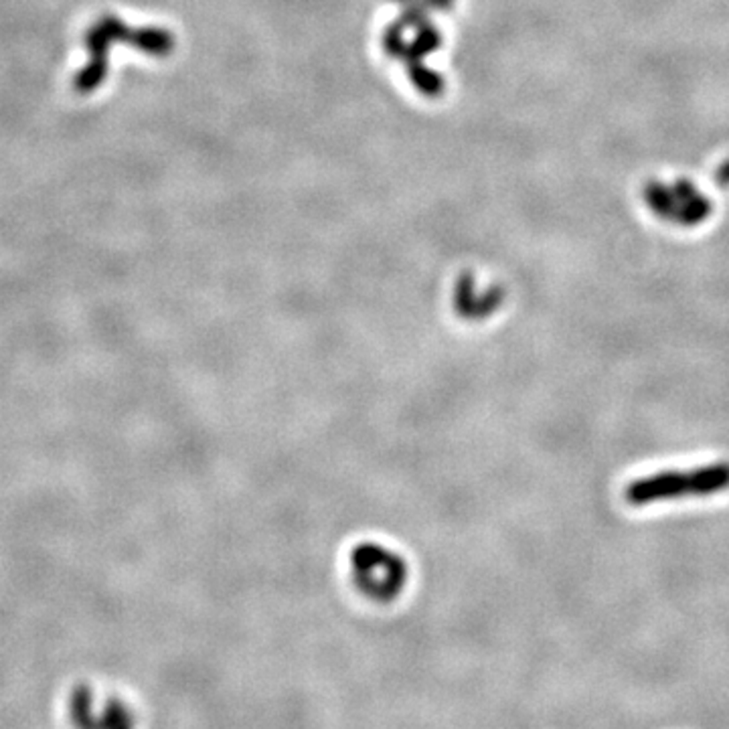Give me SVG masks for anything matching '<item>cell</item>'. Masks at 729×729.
Masks as SVG:
<instances>
[{
    "mask_svg": "<svg viewBox=\"0 0 729 729\" xmlns=\"http://www.w3.org/2000/svg\"><path fill=\"white\" fill-rule=\"evenodd\" d=\"M351 574L355 585L377 602H391L407 584L404 557L381 543H361L351 552Z\"/></svg>",
    "mask_w": 729,
    "mask_h": 729,
    "instance_id": "2",
    "label": "cell"
},
{
    "mask_svg": "<svg viewBox=\"0 0 729 729\" xmlns=\"http://www.w3.org/2000/svg\"><path fill=\"white\" fill-rule=\"evenodd\" d=\"M729 489V462L707 464L687 473H659L639 478L626 486L624 498L634 506H645L656 500L683 497H709Z\"/></svg>",
    "mask_w": 729,
    "mask_h": 729,
    "instance_id": "1",
    "label": "cell"
}]
</instances>
